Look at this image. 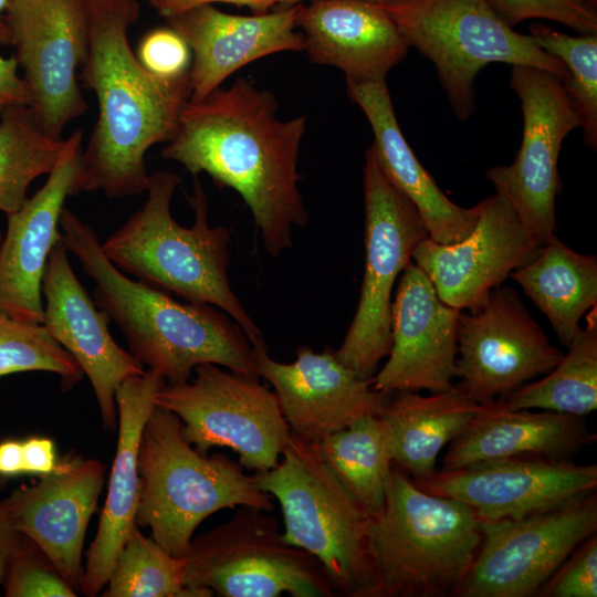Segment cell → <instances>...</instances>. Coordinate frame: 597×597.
Returning <instances> with one entry per match:
<instances>
[{"label":"cell","mask_w":597,"mask_h":597,"mask_svg":"<svg viewBox=\"0 0 597 597\" xmlns=\"http://www.w3.org/2000/svg\"><path fill=\"white\" fill-rule=\"evenodd\" d=\"M277 109L273 93L238 78L199 102L188 101L161 149L163 158L193 176L206 172L217 185L234 189L272 256L291 249L293 228L308 221L297 172L307 119L282 121Z\"/></svg>","instance_id":"obj_1"},{"label":"cell","mask_w":597,"mask_h":597,"mask_svg":"<svg viewBox=\"0 0 597 597\" xmlns=\"http://www.w3.org/2000/svg\"><path fill=\"white\" fill-rule=\"evenodd\" d=\"M85 8L87 51L78 78L95 93L98 116L80 155L73 196L140 195L149 175L147 151L172 138L189 101V73L163 77L139 62L128 40L138 0H85Z\"/></svg>","instance_id":"obj_2"},{"label":"cell","mask_w":597,"mask_h":597,"mask_svg":"<svg viewBox=\"0 0 597 597\" xmlns=\"http://www.w3.org/2000/svg\"><path fill=\"white\" fill-rule=\"evenodd\" d=\"M62 241L95 283L93 300L123 333L130 354L165 383L187 381L198 365L214 364L260 377L243 329L209 304L180 302L129 279L104 254L95 230L64 207Z\"/></svg>","instance_id":"obj_3"},{"label":"cell","mask_w":597,"mask_h":597,"mask_svg":"<svg viewBox=\"0 0 597 597\" xmlns=\"http://www.w3.org/2000/svg\"><path fill=\"white\" fill-rule=\"evenodd\" d=\"M180 177L170 170L148 175L147 198L101 249L123 273L175 294L186 302L222 310L243 329L254 350H268L262 332L232 291L228 275L230 231L212 227L207 198L198 179L187 196L195 211L190 227L180 226L170 205Z\"/></svg>","instance_id":"obj_4"},{"label":"cell","mask_w":597,"mask_h":597,"mask_svg":"<svg viewBox=\"0 0 597 597\" xmlns=\"http://www.w3.org/2000/svg\"><path fill=\"white\" fill-rule=\"evenodd\" d=\"M480 542L468 505L423 491L392 464L384 506L366 530L370 597L455 596Z\"/></svg>","instance_id":"obj_5"},{"label":"cell","mask_w":597,"mask_h":597,"mask_svg":"<svg viewBox=\"0 0 597 597\" xmlns=\"http://www.w3.org/2000/svg\"><path fill=\"white\" fill-rule=\"evenodd\" d=\"M136 525L176 557L189 549L199 524L222 509L273 510L272 495L223 453H200L182 434L174 412L155 407L139 441Z\"/></svg>","instance_id":"obj_6"},{"label":"cell","mask_w":597,"mask_h":597,"mask_svg":"<svg viewBox=\"0 0 597 597\" xmlns=\"http://www.w3.org/2000/svg\"><path fill=\"white\" fill-rule=\"evenodd\" d=\"M253 479L279 501L285 541L318 559L335 596L370 597L366 547L370 514L336 478L317 446L292 433L279 463L255 472Z\"/></svg>","instance_id":"obj_7"},{"label":"cell","mask_w":597,"mask_h":597,"mask_svg":"<svg viewBox=\"0 0 597 597\" xmlns=\"http://www.w3.org/2000/svg\"><path fill=\"white\" fill-rule=\"evenodd\" d=\"M378 4L410 48L432 61L460 119L474 112V80L490 63L532 66L561 80L567 75L559 59L544 51L531 34L514 31L486 0H386Z\"/></svg>","instance_id":"obj_8"},{"label":"cell","mask_w":597,"mask_h":597,"mask_svg":"<svg viewBox=\"0 0 597 597\" xmlns=\"http://www.w3.org/2000/svg\"><path fill=\"white\" fill-rule=\"evenodd\" d=\"M185 583L197 597H332L334 588L316 557L285 541L280 521L253 506L193 537Z\"/></svg>","instance_id":"obj_9"},{"label":"cell","mask_w":597,"mask_h":597,"mask_svg":"<svg viewBox=\"0 0 597 597\" xmlns=\"http://www.w3.org/2000/svg\"><path fill=\"white\" fill-rule=\"evenodd\" d=\"M365 270L359 302L336 357L371 379L391 347V293L397 277L429 237L416 206L381 170L374 147L365 154Z\"/></svg>","instance_id":"obj_10"},{"label":"cell","mask_w":597,"mask_h":597,"mask_svg":"<svg viewBox=\"0 0 597 597\" xmlns=\"http://www.w3.org/2000/svg\"><path fill=\"white\" fill-rule=\"evenodd\" d=\"M187 381L165 383L155 405L181 421L186 440L202 454L226 447L243 469H273L292 437L274 392L251 377L201 364Z\"/></svg>","instance_id":"obj_11"},{"label":"cell","mask_w":597,"mask_h":597,"mask_svg":"<svg viewBox=\"0 0 597 597\" xmlns=\"http://www.w3.org/2000/svg\"><path fill=\"white\" fill-rule=\"evenodd\" d=\"M481 542L457 597H531L597 531L595 492L521 519L479 520Z\"/></svg>","instance_id":"obj_12"},{"label":"cell","mask_w":597,"mask_h":597,"mask_svg":"<svg viewBox=\"0 0 597 597\" xmlns=\"http://www.w3.org/2000/svg\"><path fill=\"white\" fill-rule=\"evenodd\" d=\"M510 82L523 113L521 147L512 164L494 166L485 176L512 207L530 238L542 247L555 235L562 143L582 122L556 75L512 65Z\"/></svg>","instance_id":"obj_13"},{"label":"cell","mask_w":597,"mask_h":597,"mask_svg":"<svg viewBox=\"0 0 597 597\" xmlns=\"http://www.w3.org/2000/svg\"><path fill=\"white\" fill-rule=\"evenodd\" d=\"M455 388L486 405L505 399L530 380L546 375L564 353L554 346L510 286L491 291L475 311H461Z\"/></svg>","instance_id":"obj_14"},{"label":"cell","mask_w":597,"mask_h":597,"mask_svg":"<svg viewBox=\"0 0 597 597\" xmlns=\"http://www.w3.org/2000/svg\"><path fill=\"white\" fill-rule=\"evenodd\" d=\"M6 12L30 107L45 132L61 138L87 109L77 74L87 51L85 0H8Z\"/></svg>","instance_id":"obj_15"},{"label":"cell","mask_w":597,"mask_h":597,"mask_svg":"<svg viewBox=\"0 0 597 597\" xmlns=\"http://www.w3.org/2000/svg\"><path fill=\"white\" fill-rule=\"evenodd\" d=\"M413 482L426 492L464 503L478 520L521 519L595 492L597 465L522 455L438 470Z\"/></svg>","instance_id":"obj_16"},{"label":"cell","mask_w":597,"mask_h":597,"mask_svg":"<svg viewBox=\"0 0 597 597\" xmlns=\"http://www.w3.org/2000/svg\"><path fill=\"white\" fill-rule=\"evenodd\" d=\"M480 205L478 223L468 237L452 244L428 237L412 254L413 263L428 275L439 297L461 311L479 308L492 290L541 249L500 195Z\"/></svg>","instance_id":"obj_17"},{"label":"cell","mask_w":597,"mask_h":597,"mask_svg":"<svg viewBox=\"0 0 597 597\" xmlns=\"http://www.w3.org/2000/svg\"><path fill=\"white\" fill-rule=\"evenodd\" d=\"M460 313L439 297L428 275L411 262L391 303V347L371 378L373 387L385 394L454 389Z\"/></svg>","instance_id":"obj_18"},{"label":"cell","mask_w":597,"mask_h":597,"mask_svg":"<svg viewBox=\"0 0 597 597\" xmlns=\"http://www.w3.org/2000/svg\"><path fill=\"white\" fill-rule=\"evenodd\" d=\"M258 374L269 381L291 432L306 443H318L367 415L381 416L392 394L358 377L335 352L296 349V359L280 363L268 350H255Z\"/></svg>","instance_id":"obj_19"},{"label":"cell","mask_w":597,"mask_h":597,"mask_svg":"<svg viewBox=\"0 0 597 597\" xmlns=\"http://www.w3.org/2000/svg\"><path fill=\"white\" fill-rule=\"evenodd\" d=\"M42 294L45 300L42 324L87 376L103 425L115 430L116 390L123 381L142 375L145 369L114 341L108 329L109 318L73 272L62 239L54 244L48 258Z\"/></svg>","instance_id":"obj_20"},{"label":"cell","mask_w":597,"mask_h":597,"mask_svg":"<svg viewBox=\"0 0 597 597\" xmlns=\"http://www.w3.org/2000/svg\"><path fill=\"white\" fill-rule=\"evenodd\" d=\"M82 151V130L64 139L60 158L44 185L17 211L7 214L0 244V312L25 323H43L42 279L48 258L61 239L60 217L73 196Z\"/></svg>","instance_id":"obj_21"},{"label":"cell","mask_w":597,"mask_h":597,"mask_svg":"<svg viewBox=\"0 0 597 597\" xmlns=\"http://www.w3.org/2000/svg\"><path fill=\"white\" fill-rule=\"evenodd\" d=\"M105 465L74 455L59 461L32 485L3 500L15 528L51 561L78 591L83 544L104 483Z\"/></svg>","instance_id":"obj_22"},{"label":"cell","mask_w":597,"mask_h":597,"mask_svg":"<svg viewBox=\"0 0 597 597\" xmlns=\"http://www.w3.org/2000/svg\"><path fill=\"white\" fill-rule=\"evenodd\" d=\"M300 6L237 15L207 4L166 19L192 55L189 101L206 98L232 73L253 61L284 51H303L304 38L295 31Z\"/></svg>","instance_id":"obj_23"},{"label":"cell","mask_w":597,"mask_h":597,"mask_svg":"<svg viewBox=\"0 0 597 597\" xmlns=\"http://www.w3.org/2000/svg\"><path fill=\"white\" fill-rule=\"evenodd\" d=\"M164 384L159 374L148 369L126 379L116 390L118 438L97 532L86 552L78 582V591L85 596L95 597L103 591L127 535L136 525L140 492L139 441L156 407L155 396Z\"/></svg>","instance_id":"obj_24"},{"label":"cell","mask_w":597,"mask_h":597,"mask_svg":"<svg viewBox=\"0 0 597 597\" xmlns=\"http://www.w3.org/2000/svg\"><path fill=\"white\" fill-rule=\"evenodd\" d=\"M296 28L315 64L339 69L349 80H381L410 48L388 13L367 0L301 3Z\"/></svg>","instance_id":"obj_25"},{"label":"cell","mask_w":597,"mask_h":597,"mask_svg":"<svg viewBox=\"0 0 597 597\" xmlns=\"http://www.w3.org/2000/svg\"><path fill=\"white\" fill-rule=\"evenodd\" d=\"M350 100L366 115L378 164L389 181L418 209L429 238L452 244L468 237L478 223L481 205L463 208L451 201L420 164L399 127L386 78L349 80Z\"/></svg>","instance_id":"obj_26"},{"label":"cell","mask_w":597,"mask_h":597,"mask_svg":"<svg viewBox=\"0 0 597 597\" xmlns=\"http://www.w3.org/2000/svg\"><path fill=\"white\" fill-rule=\"evenodd\" d=\"M596 439L585 417L551 410H510L494 401L486 404L449 443L441 470L522 455L572 460Z\"/></svg>","instance_id":"obj_27"},{"label":"cell","mask_w":597,"mask_h":597,"mask_svg":"<svg viewBox=\"0 0 597 597\" xmlns=\"http://www.w3.org/2000/svg\"><path fill=\"white\" fill-rule=\"evenodd\" d=\"M486 405L468 399L457 388L431 392L398 391L381 415L390 433L392 464L413 481L437 470L442 448L462 433Z\"/></svg>","instance_id":"obj_28"},{"label":"cell","mask_w":597,"mask_h":597,"mask_svg":"<svg viewBox=\"0 0 597 597\" xmlns=\"http://www.w3.org/2000/svg\"><path fill=\"white\" fill-rule=\"evenodd\" d=\"M549 321L567 348L583 329L582 317L597 303V258L579 253L556 234L537 255L509 275Z\"/></svg>","instance_id":"obj_29"},{"label":"cell","mask_w":597,"mask_h":597,"mask_svg":"<svg viewBox=\"0 0 597 597\" xmlns=\"http://www.w3.org/2000/svg\"><path fill=\"white\" fill-rule=\"evenodd\" d=\"M315 444L350 495L369 514L380 512L392 465L390 433L384 418L359 417Z\"/></svg>","instance_id":"obj_30"},{"label":"cell","mask_w":597,"mask_h":597,"mask_svg":"<svg viewBox=\"0 0 597 597\" xmlns=\"http://www.w3.org/2000/svg\"><path fill=\"white\" fill-rule=\"evenodd\" d=\"M510 410L542 409L585 417L597 408L596 316L567 347L559 363L540 380L500 400Z\"/></svg>","instance_id":"obj_31"},{"label":"cell","mask_w":597,"mask_h":597,"mask_svg":"<svg viewBox=\"0 0 597 597\" xmlns=\"http://www.w3.org/2000/svg\"><path fill=\"white\" fill-rule=\"evenodd\" d=\"M64 139L50 136L30 106L9 108L0 118V211L10 214L25 202L38 177L50 174Z\"/></svg>","instance_id":"obj_32"},{"label":"cell","mask_w":597,"mask_h":597,"mask_svg":"<svg viewBox=\"0 0 597 597\" xmlns=\"http://www.w3.org/2000/svg\"><path fill=\"white\" fill-rule=\"evenodd\" d=\"M103 597H197L185 583V558L176 557L135 525L124 543Z\"/></svg>","instance_id":"obj_33"},{"label":"cell","mask_w":597,"mask_h":597,"mask_svg":"<svg viewBox=\"0 0 597 597\" xmlns=\"http://www.w3.org/2000/svg\"><path fill=\"white\" fill-rule=\"evenodd\" d=\"M531 35L567 69L562 80L582 122L587 146L597 148V34L572 36L543 24L532 23Z\"/></svg>","instance_id":"obj_34"},{"label":"cell","mask_w":597,"mask_h":597,"mask_svg":"<svg viewBox=\"0 0 597 597\" xmlns=\"http://www.w3.org/2000/svg\"><path fill=\"white\" fill-rule=\"evenodd\" d=\"M24 371L56 374L64 389L84 376L77 362L43 324L21 322L0 312V377Z\"/></svg>","instance_id":"obj_35"},{"label":"cell","mask_w":597,"mask_h":597,"mask_svg":"<svg viewBox=\"0 0 597 597\" xmlns=\"http://www.w3.org/2000/svg\"><path fill=\"white\" fill-rule=\"evenodd\" d=\"M7 597H74L76 590L46 555L22 535L2 582Z\"/></svg>","instance_id":"obj_36"},{"label":"cell","mask_w":597,"mask_h":597,"mask_svg":"<svg viewBox=\"0 0 597 597\" xmlns=\"http://www.w3.org/2000/svg\"><path fill=\"white\" fill-rule=\"evenodd\" d=\"M486 1L511 27L527 19H546L567 25L580 34H597V12L586 0Z\"/></svg>","instance_id":"obj_37"},{"label":"cell","mask_w":597,"mask_h":597,"mask_svg":"<svg viewBox=\"0 0 597 597\" xmlns=\"http://www.w3.org/2000/svg\"><path fill=\"white\" fill-rule=\"evenodd\" d=\"M544 597L597 596V536L585 540L537 593Z\"/></svg>","instance_id":"obj_38"},{"label":"cell","mask_w":597,"mask_h":597,"mask_svg":"<svg viewBox=\"0 0 597 597\" xmlns=\"http://www.w3.org/2000/svg\"><path fill=\"white\" fill-rule=\"evenodd\" d=\"M136 56L145 69L163 77L189 73L191 64L188 44L170 27L147 32L138 44Z\"/></svg>","instance_id":"obj_39"},{"label":"cell","mask_w":597,"mask_h":597,"mask_svg":"<svg viewBox=\"0 0 597 597\" xmlns=\"http://www.w3.org/2000/svg\"><path fill=\"white\" fill-rule=\"evenodd\" d=\"M31 94L24 78L19 74L15 56L0 54V118L6 111L18 106H30Z\"/></svg>","instance_id":"obj_40"},{"label":"cell","mask_w":597,"mask_h":597,"mask_svg":"<svg viewBox=\"0 0 597 597\" xmlns=\"http://www.w3.org/2000/svg\"><path fill=\"white\" fill-rule=\"evenodd\" d=\"M24 473L48 474L59 464L55 444L46 437L22 440Z\"/></svg>","instance_id":"obj_41"},{"label":"cell","mask_w":597,"mask_h":597,"mask_svg":"<svg viewBox=\"0 0 597 597\" xmlns=\"http://www.w3.org/2000/svg\"><path fill=\"white\" fill-rule=\"evenodd\" d=\"M157 13L165 19L181 14L197 7L217 2L248 7L255 13H265L276 4V0H148Z\"/></svg>","instance_id":"obj_42"},{"label":"cell","mask_w":597,"mask_h":597,"mask_svg":"<svg viewBox=\"0 0 597 597\" xmlns=\"http://www.w3.org/2000/svg\"><path fill=\"white\" fill-rule=\"evenodd\" d=\"M21 537L22 534L15 528L4 502L0 501V585Z\"/></svg>","instance_id":"obj_43"},{"label":"cell","mask_w":597,"mask_h":597,"mask_svg":"<svg viewBox=\"0 0 597 597\" xmlns=\"http://www.w3.org/2000/svg\"><path fill=\"white\" fill-rule=\"evenodd\" d=\"M24 473L22 440L8 439L0 442V475L12 478Z\"/></svg>","instance_id":"obj_44"},{"label":"cell","mask_w":597,"mask_h":597,"mask_svg":"<svg viewBox=\"0 0 597 597\" xmlns=\"http://www.w3.org/2000/svg\"><path fill=\"white\" fill-rule=\"evenodd\" d=\"M0 43L1 44L11 43L8 25L2 20H0Z\"/></svg>","instance_id":"obj_45"},{"label":"cell","mask_w":597,"mask_h":597,"mask_svg":"<svg viewBox=\"0 0 597 597\" xmlns=\"http://www.w3.org/2000/svg\"><path fill=\"white\" fill-rule=\"evenodd\" d=\"M305 1H314V0H276V4H281V6H285V7H291V6H295V4H300V3H303ZM367 1H371V2H384L386 0H367Z\"/></svg>","instance_id":"obj_46"},{"label":"cell","mask_w":597,"mask_h":597,"mask_svg":"<svg viewBox=\"0 0 597 597\" xmlns=\"http://www.w3.org/2000/svg\"><path fill=\"white\" fill-rule=\"evenodd\" d=\"M8 4V0H0V15L3 11H6Z\"/></svg>","instance_id":"obj_47"},{"label":"cell","mask_w":597,"mask_h":597,"mask_svg":"<svg viewBox=\"0 0 597 597\" xmlns=\"http://www.w3.org/2000/svg\"><path fill=\"white\" fill-rule=\"evenodd\" d=\"M7 485V478L0 475V491Z\"/></svg>","instance_id":"obj_48"},{"label":"cell","mask_w":597,"mask_h":597,"mask_svg":"<svg viewBox=\"0 0 597 597\" xmlns=\"http://www.w3.org/2000/svg\"><path fill=\"white\" fill-rule=\"evenodd\" d=\"M586 1H587L588 3H590L591 6H594V7H595L596 3H597V0H586Z\"/></svg>","instance_id":"obj_49"},{"label":"cell","mask_w":597,"mask_h":597,"mask_svg":"<svg viewBox=\"0 0 597 597\" xmlns=\"http://www.w3.org/2000/svg\"><path fill=\"white\" fill-rule=\"evenodd\" d=\"M2 238H3V235H2V232H1V230H0V244H1V242H2Z\"/></svg>","instance_id":"obj_50"}]
</instances>
